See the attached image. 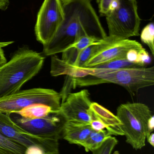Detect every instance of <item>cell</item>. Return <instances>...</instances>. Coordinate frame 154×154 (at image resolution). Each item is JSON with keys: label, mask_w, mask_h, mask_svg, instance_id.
Listing matches in <instances>:
<instances>
[{"label": "cell", "mask_w": 154, "mask_h": 154, "mask_svg": "<svg viewBox=\"0 0 154 154\" xmlns=\"http://www.w3.org/2000/svg\"><path fill=\"white\" fill-rule=\"evenodd\" d=\"M92 74L76 80L77 87L112 83L124 87L130 94L135 95L141 89L154 84V67L133 68L116 70L91 68Z\"/></svg>", "instance_id": "obj_3"}, {"label": "cell", "mask_w": 154, "mask_h": 154, "mask_svg": "<svg viewBox=\"0 0 154 154\" xmlns=\"http://www.w3.org/2000/svg\"><path fill=\"white\" fill-rule=\"evenodd\" d=\"M12 120L30 134L43 138L59 140L62 137L65 119L59 114H52L37 119H27L15 113L10 114Z\"/></svg>", "instance_id": "obj_9"}, {"label": "cell", "mask_w": 154, "mask_h": 154, "mask_svg": "<svg viewBox=\"0 0 154 154\" xmlns=\"http://www.w3.org/2000/svg\"><path fill=\"white\" fill-rule=\"evenodd\" d=\"M139 51L135 49L130 50L126 54V58L131 62H136L137 59V53Z\"/></svg>", "instance_id": "obj_27"}, {"label": "cell", "mask_w": 154, "mask_h": 154, "mask_svg": "<svg viewBox=\"0 0 154 154\" xmlns=\"http://www.w3.org/2000/svg\"><path fill=\"white\" fill-rule=\"evenodd\" d=\"M14 43L13 41L5 42H0V48H4L6 46H9Z\"/></svg>", "instance_id": "obj_32"}, {"label": "cell", "mask_w": 154, "mask_h": 154, "mask_svg": "<svg viewBox=\"0 0 154 154\" xmlns=\"http://www.w3.org/2000/svg\"><path fill=\"white\" fill-rule=\"evenodd\" d=\"M143 48L139 42L135 40L125 39L114 42L109 47L89 60L83 68H90L118 58H126L130 50L139 51Z\"/></svg>", "instance_id": "obj_11"}, {"label": "cell", "mask_w": 154, "mask_h": 154, "mask_svg": "<svg viewBox=\"0 0 154 154\" xmlns=\"http://www.w3.org/2000/svg\"><path fill=\"white\" fill-rule=\"evenodd\" d=\"M60 93L51 89L34 88L19 91L16 93L0 98V112L11 114L33 104L49 106L58 114L61 105Z\"/></svg>", "instance_id": "obj_6"}, {"label": "cell", "mask_w": 154, "mask_h": 154, "mask_svg": "<svg viewBox=\"0 0 154 154\" xmlns=\"http://www.w3.org/2000/svg\"><path fill=\"white\" fill-rule=\"evenodd\" d=\"M142 42L148 46L153 56L154 55V25L153 22L148 23L142 30L141 34Z\"/></svg>", "instance_id": "obj_21"}, {"label": "cell", "mask_w": 154, "mask_h": 154, "mask_svg": "<svg viewBox=\"0 0 154 154\" xmlns=\"http://www.w3.org/2000/svg\"><path fill=\"white\" fill-rule=\"evenodd\" d=\"M90 125L92 129L96 131H101L105 130V129L108 130V127L99 119H94L90 122Z\"/></svg>", "instance_id": "obj_25"}, {"label": "cell", "mask_w": 154, "mask_h": 154, "mask_svg": "<svg viewBox=\"0 0 154 154\" xmlns=\"http://www.w3.org/2000/svg\"><path fill=\"white\" fill-rule=\"evenodd\" d=\"M145 67L140 64L134 62H131L126 58L117 59L108 62L99 64L91 68L105 70H116L123 69L133 68Z\"/></svg>", "instance_id": "obj_18"}, {"label": "cell", "mask_w": 154, "mask_h": 154, "mask_svg": "<svg viewBox=\"0 0 154 154\" xmlns=\"http://www.w3.org/2000/svg\"><path fill=\"white\" fill-rule=\"evenodd\" d=\"M45 57L24 46L18 49L8 62L0 66V98L20 90L40 71Z\"/></svg>", "instance_id": "obj_2"}, {"label": "cell", "mask_w": 154, "mask_h": 154, "mask_svg": "<svg viewBox=\"0 0 154 154\" xmlns=\"http://www.w3.org/2000/svg\"><path fill=\"white\" fill-rule=\"evenodd\" d=\"M148 142H149V143L154 147V134H151L147 137Z\"/></svg>", "instance_id": "obj_31"}, {"label": "cell", "mask_w": 154, "mask_h": 154, "mask_svg": "<svg viewBox=\"0 0 154 154\" xmlns=\"http://www.w3.org/2000/svg\"><path fill=\"white\" fill-rule=\"evenodd\" d=\"M119 0H96L99 12L101 16H105L111 10L117 6Z\"/></svg>", "instance_id": "obj_23"}, {"label": "cell", "mask_w": 154, "mask_h": 154, "mask_svg": "<svg viewBox=\"0 0 154 154\" xmlns=\"http://www.w3.org/2000/svg\"><path fill=\"white\" fill-rule=\"evenodd\" d=\"M112 135V134L107 130L99 131L93 130L89 136L80 144V146L84 147L86 152H92L99 147L103 142Z\"/></svg>", "instance_id": "obj_17"}, {"label": "cell", "mask_w": 154, "mask_h": 154, "mask_svg": "<svg viewBox=\"0 0 154 154\" xmlns=\"http://www.w3.org/2000/svg\"><path fill=\"white\" fill-rule=\"evenodd\" d=\"M108 37L114 41L128 39L139 35L141 19L137 0H119L106 15Z\"/></svg>", "instance_id": "obj_5"}, {"label": "cell", "mask_w": 154, "mask_h": 154, "mask_svg": "<svg viewBox=\"0 0 154 154\" xmlns=\"http://www.w3.org/2000/svg\"><path fill=\"white\" fill-rule=\"evenodd\" d=\"M108 36L107 40L102 44L90 46L81 51H77V58L73 66L78 68H83L86 62L105 49L109 47L114 42Z\"/></svg>", "instance_id": "obj_15"}, {"label": "cell", "mask_w": 154, "mask_h": 154, "mask_svg": "<svg viewBox=\"0 0 154 154\" xmlns=\"http://www.w3.org/2000/svg\"><path fill=\"white\" fill-rule=\"evenodd\" d=\"M90 109L93 114V120L97 119L102 121L108 127L107 130L112 135H124L119 128L121 122L117 116L96 102L91 103Z\"/></svg>", "instance_id": "obj_14"}, {"label": "cell", "mask_w": 154, "mask_h": 154, "mask_svg": "<svg viewBox=\"0 0 154 154\" xmlns=\"http://www.w3.org/2000/svg\"><path fill=\"white\" fill-rule=\"evenodd\" d=\"M152 116L149 107L140 102H128L118 108L116 116L121 123L119 128L127 143L135 150L145 146L146 140L152 133L148 122Z\"/></svg>", "instance_id": "obj_4"}, {"label": "cell", "mask_w": 154, "mask_h": 154, "mask_svg": "<svg viewBox=\"0 0 154 154\" xmlns=\"http://www.w3.org/2000/svg\"><path fill=\"white\" fill-rule=\"evenodd\" d=\"M150 61L151 58L149 53L145 49L143 48L138 51L136 63L140 64L143 67H145L146 65L150 63Z\"/></svg>", "instance_id": "obj_24"}, {"label": "cell", "mask_w": 154, "mask_h": 154, "mask_svg": "<svg viewBox=\"0 0 154 154\" xmlns=\"http://www.w3.org/2000/svg\"><path fill=\"white\" fill-rule=\"evenodd\" d=\"M7 62L2 48H0V66Z\"/></svg>", "instance_id": "obj_28"}, {"label": "cell", "mask_w": 154, "mask_h": 154, "mask_svg": "<svg viewBox=\"0 0 154 154\" xmlns=\"http://www.w3.org/2000/svg\"><path fill=\"white\" fill-rule=\"evenodd\" d=\"M14 113L30 119L42 118L51 114H56L50 106L40 103L33 104Z\"/></svg>", "instance_id": "obj_16"}, {"label": "cell", "mask_w": 154, "mask_h": 154, "mask_svg": "<svg viewBox=\"0 0 154 154\" xmlns=\"http://www.w3.org/2000/svg\"><path fill=\"white\" fill-rule=\"evenodd\" d=\"M93 130L90 124L66 121L62 137L70 144L80 145Z\"/></svg>", "instance_id": "obj_13"}, {"label": "cell", "mask_w": 154, "mask_h": 154, "mask_svg": "<svg viewBox=\"0 0 154 154\" xmlns=\"http://www.w3.org/2000/svg\"><path fill=\"white\" fill-rule=\"evenodd\" d=\"M107 39L108 37L105 39H101L91 36H83L71 45L68 49L74 48L79 52L90 46L102 44L105 42Z\"/></svg>", "instance_id": "obj_20"}, {"label": "cell", "mask_w": 154, "mask_h": 154, "mask_svg": "<svg viewBox=\"0 0 154 154\" xmlns=\"http://www.w3.org/2000/svg\"><path fill=\"white\" fill-rule=\"evenodd\" d=\"M25 154H46L43 149L36 145L31 146L26 148Z\"/></svg>", "instance_id": "obj_26"}, {"label": "cell", "mask_w": 154, "mask_h": 154, "mask_svg": "<svg viewBox=\"0 0 154 154\" xmlns=\"http://www.w3.org/2000/svg\"><path fill=\"white\" fill-rule=\"evenodd\" d=\"M9 4V0H0V10L7 9Z\"/></svg>", "instance_id": "obj_29"}, {"label": "cell", "mask_w": 154, "mask_h": 154, "mask_svg": "<svg viewBox=\"0 0 154 154\" xmlns=\"http://www.w3.org/2000/svg\"><path fill=\"white\" fill-rule=\"evenodd\" d=\"M50 73L54 77L66 75L71 78H81L90 75L91 71L88 68L77 67L55 55L52 56Z\"/></svg>", "instance_id": "obj_12"}, {"label": "cell", "mask_w": 154, "mask_h": 154, "mask_svg": "<svg viewBox=\"0 0 154 154\" xmlns=\"http://www.w3.org/2000/svg\"><path fill=\"white\" fill-rule=\"evenodd\" d=\"M0 134L22 145L26 148L36 145L46 154H59L58 140L43 138L31 134L18 126L10 114L0 112Z\"/></svg>", "instance_id": "obj_8"}, {"label": "cell", "mask_w": 154, "mask_h": 154, "mask_svg": "<svg viewBox=\"0 0 154 154\" xmlns=\"http://www.w3.org/2000/svg\"><path fill=\"white\" fill-rule=\"evenodd\" d=\"M91 103L87 90L69 93L61 103L58 114L66 121L90 124L94 119Z\"/></svg>", "instance_id": "obj_10"}, {"label": "cell", "mask_w": 154, "mask_h": 154, "mask_svg": "<svg viewBox=\"0 0 154 154\" xmlns=\"http://www.w3.org/2000/svg\"><path fill=\"white\" fill-rule=\"evenodd\" d=\"M118 143L115 137H108L98 148L92 151V154H111L113 149Z\"/></svg>", "instance_id": "obj_22"}, {"label": "cell", "mask_w": 154, "mask_h": 154, "mask_svg": "<svg viewBox=\"0 0 154 154\" xmlns=\"http://www.w3.org/2000/svg\"><path fill=\"white\" fill-rule=\"evenodd\" d=\"M26 147L0 134V154H25Z\"/></svg>", "instance_id": "obj_19"}, {"label": "cell", "mask_w": 154, "mask_h": 154, "mask_svg": "<svg viewBox=\"0 0 154 154\" xmlns=\"http://www.w3.org/2000/svg\"><path fill=\"white\" fill-rule=\"evenodd\" d=\"M64 18L61 0H44L38 12L34 29L37 41L43 46L50 41Z\"/></svg>", "instance_id": "obj_7"}, {"label": "cell", "mask_w": 154, "mask_h": 154, "mask_svg": "<svg viewBox=\"0 0 154 154\" xmlns=\"http://www.w3.org/2000/svg\"><path fill=\"white\" fill-rule=\"evenodd\" d=\"M61 1L64 20L54 37L43 45L45 56L62 53L83 36H91L101 39L107 38L91 0Z\"/></svg>", "instance_id": "obj_1"}, {"label": "cell", "mask_w": 154, "mask_h": 154, "mask_svg": "<svg viewBox=\"0 0 154 154\" xmlns=\"http://www.w3.org/2000/svg\"><path fill=\"white\" fill-rule=\"evenodd\" d=\"M148 126H149V128L150 129L151 132H152L154 130V117L153 115L151 117L150 119L148 122Z\"/></svg>", "instance_id": "obj_30"}]
</instances>
